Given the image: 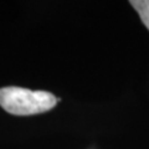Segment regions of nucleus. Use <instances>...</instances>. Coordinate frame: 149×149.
Returning a JSON list of instances; mask_svg holds the SVG:
<instances>
[{
    "instance_id": "1",
    "label": "nucleus",
    "mask_w": 149,
    "mask_h": 149,
    "mask_svg": "<svg viewBox=\"0 0 149 149\" xmlns=\"http://www.w3.org/2000/svg\"><path fill=\"white\" fill-rule=\"evenodd\" d=\"M60 98L46 91H31L22 87L0 88V106L15 116H31L52 109Z\"/></svg>"
},
{
    "instance_id": "2",
    "label": "nucleus",
    "mask_w": 149,
    "mask_h": 149,
    "mask_svg": "<svg viewBox=\"0 0 149 149\" xmlns=\"http://www.w3.org/2000/svg\"><path fill=\"white\" fill-rule=\"evenodd\" d=\"M130 5L139 14L141 20L149 30V0H132Z\"/></svg>"
}]
</instances>
